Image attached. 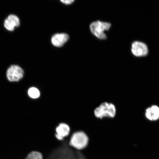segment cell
Segmentation results:
<instances>
[{
    "instance_id": "obj_1",
    "label": "cell",
    "mask_w": 159,
    "mask_h": 159,
    "mask_svg": "<svg viewBox=\"0 0 159 159\" xmlns=\"http://www.w3.org/2000/svg\"><path fill=\"white\" fill-rule=\"evenodd\" d=\"M89 142V139L86 133L83 131H78L71 135L69 144L75 150L81 151L87 148Z\"/></svg>"
},
{
    "instance_id": "obj_2",
    "label": "cell",
    "mask_w": 159,
    "mask_h": 159,
    "mask_svg": "<svg viewBox=\"0 0 159 159\" xmlns=\"http://www.w3.org/2000/svg\"><path fill=\"white\" fill-rule=\"evenodd\" d=\"M116 113V109L115 105L112 103L107 102L102 103L94 111L95 116L99 119H102L105 117L114 118Z\"/></svg>"
},
{
    "instance_id": "obj_3",
    "label": "cell",
    "mask_w": 159,
    "mask_h": 159,
    "mask_svg": "<svg viewBox=\"0 0 159 159\" xmlns=\"http://www.w3.org/2000/svg\"><path fill=\"white\" fill-rule=\"evenodd\" d=\"M111 27L110 23L97 21L91 24L90 29L91 33L99 39H104L107 38L104 32L108 30Z\"/></svg>"
},
{
    "instance_id": "obj_4",
    "label": "cell",
    "mask_w": 159,
    "mask_h": 159,
    "mask_svg": "<svg viewBox=\"0 0 159 159\" xmlns=\"http://www.w3.org/2000/svg\"><path fill=\"white\" fill-rule=\"evenodd\" d=\"M24 75L23 70L17 65L11 66L7 71V78L10 82H18L23 79Z\"/></svg>"
},
{
    "instance_id": "obj_5",
    "label": "cell",
    "mask_w": 159,
    "mask_h": 159,
    "mask_svg": "<svg viewBox=\"0 0 159 159\" xmlns=\"http://www.w3.org/2000/svg\"><path fill=\"white\" fill-rule=\"evenodd\" d=\"M70 128L69 125L64 122L60 123L55 128V136L58 141H62L70 134Z\"/></svg>"
},
{
    "instance_id": "obj_6",
    "label": "cell",
    "mask_w": 159,
    "mask_h": 159,
    "mask_svg": "<svg viewBox=\"0 0 159 159\" xmlns=\"http://www.w3.org/2000/svg\"><path fill=\"white\" fill-rule=\"evenodd\" d=\"M132 51L133 54L135 56L144 57L148 55V46L144 43L136 41L132 44Z\"/></svg>"
},
{
    "instance_id": "obj_7",
    "label": "cell",
    "mask_w": 159,
    "mask_h": 159,
    "mask_svg": "<svg viewBox=\"0 0 159 159\" xmlns=\"http://www.w3.org/2000/svg\"><path fill=\"white\" fill-rule=\"evenodd\" d=\"M69 39V35L66 34H57L52 38L51 42L54 46L60 47H62Z\"/></svg>"
},
{
    "instance_id": "obj_8",
    "label": "cell",
    "mask_w": 159,
    "mask_h": 159,
    "mask_svg": "<svg viewBox=\"0 0 159 159\" xmlns=\"http://www.w3.org/2000/svg\"><path fill=\"white\" fill-rule=\"evenodd\" d=\"M145 116L148 120L156 121L159 119V107L156 105L149 107L146 109Z\"/></svg>"
},
{
    "instance_id": "obj_9",
    "label": "cell",
    "mask_w": 159,
    "mask_h": 159,
    "mask_svg": "<svg viewBox=\"0 0 159 159\" xmlns=\"http://www.w3.org/2000/svg\"><path fill=\"white\" fill-rule=\"evenodd\" d=\"M27 93L30 98L33 99H38L41 96L40 91L35 87H31L29 88Z\"/></svg>"
},
{
    "instance_id": "obj_10",
    "label": "cell",
    "mask_w": 159,
    "mask_h": 159,
    "mask_svg": "<svg viewBox=\"0 0 159 159\" xmlns=\"http://www.w3.org/2000/svg\"><path fill=\"white\" fill-rule=\"evenodd\" d=\"M4 26L7 30L10 31H13L16 27L15 24L11 20L7 18L4 22Z\"/></svg>"
},
{
    "instance_id": "obj_11",
    "label": "cell",
    "mask_w": 159,
    "mask_h": 159,
    "mask_svg": "<svg viewBox=\"0 0 159 159\" xmlns=\"http://www.w3.org/2000/svg\"><path fill=\"white\" fill-rule=\"evenodd\" d=\"M25 159H43L42 154L37 151H32L28 154Z\"/></svg>"
},
{
    "instance_id": "obj_12",
    "label": "cell",
    "mask_w": 159,
    "mask_h": 159,
    "mask_svg": "<svg viewBox=\"0 0 159 159\" xmlns=\"http://www.w3.org/2000/svg\"><path fill=\"white\" fill-rule=\"evenodd\" d=\"M7 18L12 20L15 23L17 27L19 26L20 20L19 18L16 15L13 14L10 15L8 16Z\"/></svg>"
},
{
    "instance_id": "obj_13",
    "label": "cell",
    "mask_w": 159,
    "mask_h": 159,
    "mask_svg": "<svg viewBox=\"0 0 159 159\" xmlns=\"http://www.w3.org/2000/svg\"><path fill=\"white\" fill-rule=\"evenodd\" d=\"M61 2L65 4L66 5H69L73 3V2H74V1H73V0H67V1H65V0H61Z\"/></svg>"
}]
</instances>
